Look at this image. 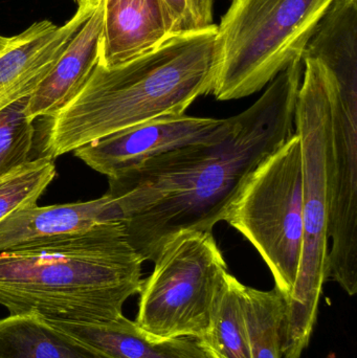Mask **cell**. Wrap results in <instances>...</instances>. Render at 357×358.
Returning <instances> with one entry per match:
<instances>
[{
  "mask_svg": "<svg viewBox=\"0 0 357 358\" xmlns=\"http://www.w3.org/2000/svg\"><path fill=\"white\" fill-rule=\"evenodd\" d=\"M217 25L174 35L121 66L96 65L79 94L48 119L41 157L56 159L92 141L159 117L184 115L211 94Z\"/></svg>",
  "mask_w": 357,
  "mask_h": 358,
  "instance_id": "7a4b0ae2",
  "label": "cell"
},
{
  "mask_svg": "<svg viewBox=\"0 0 357 358\" xmlns=\"http://www.w3.org/2000/svg\"><path fill=\"white\" fill-rule=\"evenodd\" d=\"M102 29L101 0L58 62L29 96L27 115L31 121L52 119L79 94L98 65Z\"/></svg>",
  "mask_w": 357,
  "mask_h": 358,
  "instance_id": "4fadbf2b",
  "label": "cell"
},
{
  "mask_svg": "<svg viewBox=\"0 0 357 358\" xmlns=\"http://www.w3.org/2000/svg\"><path fill=\"white\" fill-rule=\"evenodd\" d=\"M79 3V6H83V4L87 3H98L100 0H75Z\"/></svg>",
  "mask_w": 357,
  "mask_h": 358,
  "instance_id": "7402d4cb",
  "label": "cell"
},
{
  "mask_svg": "<svg viewBox=\"0 0 357 358\" xmlns=\"http://www.w3.org/2000/svg\"><path fill=\"white\" fill-rule=\"evenodd\" d=\"M48 322L112 358H215L198 338H153L124 315L104 323Z\"/></svg>",
  "mask_w": 357,
  "mask_h": 358,
  "instance_id": "5bb4252c",
  "label": "cell"
},
{
  "mask_svg": "<svg viewBox=\"0 0 357 358\" xmlns=\"http://www.w3.org/2000/svg\"><path fill=\"white\" fill-rule=\"evenodd\" d=\"M174 36L163 0H103L99 65L110 69L156 50Z\"/></svg>",
  "mask_w": 357,
  "mask_h": 358,
  "instance_id": "7c38bea8",
  "label": "cell"
},
{
  "mask_svg": "<svg viewBox=\"0 0 357 358\" xmlns=\"http://www.w3.org/2000/svg\"><path fill=\"white\" fill-rule=\"evenodd\" d=\"M144 260L122 221L41 245L0 252V305L10 315L104 323L142 289Z\"/></svg>",
  "mask_w": 357,
  "mask_h": 358,
  "instance_id": "3957f363",
  "label": "cell"
},
{
  "mask_svg": "<svg viewBox=\"0 0 357 358\" xmlns=\"http://www.w3.org/2000/svg\"><path fill=\"white\" fill-rule=\"evenodd\" d=\"M304 69L295 110L303 155V250L297 281L285 300L281 352L301 358L312 338L327 280L330 201V107L335 78L314 59Z\"/></svg>",
  "mask_w": 357,
  "mask_h": 358,
  "instance_id": "277c9868",
  "label": "cell"
},
{
  "mask_svg": "<svg viewBox=\"0 0 357 358\" xmlns=\"http://www.w3.org/2000/svg\"><path fill=\"white\" fill-rule=\"evenodd\" d=\"M303 185L301 140L293 132L247 179L224 218L259 252L285 300L301 264Z\"/></svg>",
  "mask_w": 357,
  "mask_h": 358,
  "instance_id": "8992f818",
  "label": "cell"
},
{
  "mask_svg": "<svg viewBox=\"0 0 357 358\" xmlns=\"http://www.w3.org/2000/svg\"><path fill=\"white\" fill-rule=\"evenodd\" d=\"M29 96L0 111V178L31 161L35 143L34 122L27 117Z\"/></svg>",
  "mask_w": 357,
  "mask_h": 358,
  "instance_id": "d6986e66",
  "label": "cell"
},
{
  "mask_svg": "<svg viewBox=\"0 0 357 358\" xmlns=\"http://www.w3.org/2000/svg\"><path fill=\"white\" fill-rule=\"evenodd\" d=\"M242 285L228 271L218 288L209 329L201 340L215 358H252Z\"/></svg>",
  "mask_w": 357,
  "mask_h": 358,
  "instance_id": "2e32d148",
  "label": "cell"
},
{
  "mask_svg": "<svg viewBox=\"0 0 357 358\" xmlns=\"http://www.w3.org/2000/svg\"><path fill=\"white\" fill-rule=\"evenodd\" d=\"M335 0H233L217 25L219 101L252 96L302 59L316 25Z\"/></svg>",
  "mask_w": 357,
  "mask_h": 358,
  "instance_id": "5b68a950",
  "label": "cell"
},
{
  "mask_svg": "<svg viewBox=\"0 0 357 358\" xmlns=\"http://www.w3.org/2000/svg\"><path fill=\"white\" fill-rule=\"evenodd\" d=\"M330 201L327 279L357 292V83L335 80L330 107Z\"/></svg>",
  "mask_w": 357,
  "mask_h": 358,
  "instance_id": "ba28073f",
  "label": "cell"
},
{
  "mask_svg": "<svg viewBox=\"0 0 357 358\" xmlns=\"http://www.w3.org/2000/svg\"><path fill=\"white\" fill-rule=\"evenodd\" d=\"M228 124L230 119L186 115L159 117L92 141L73 153L94 171L115 178L171 151L211 142Z\"/></svg>",
  "mask_w": 357,
  "mask_h": 358,
  "instance_id": "9c48e42d",
  "label": "cell"
},
{
  "mask_svg": "<svg viewBox=\"0 0 357 358\" xmlns=\"http://www.w3.org/2000/svg\"><path fill=\"white\" fill-rule=\"evenodd\" d=\"M302 59L279 73L211 142L166 153L109 178L130 245L154 262L182 231L212 233L247 179L295 132Z\"/></svg>",
  "mask_w": 357,
  "mask_h": 358,
  "instance_id": "6da1fadb",
  "label": "cell"
},
{
  "mask_svg": "<svg viewBox=\"0 0 357 358\" xmlns=\"http://www.w3.org/2000/svg\"><path fill=\"white\" fill-rule=\"evenodd\" d=\"M242 301L252 358H281L285 299L277 289L242 285Z\"/></svg>",
  "mask_w": 357,
  "mask_h": 358,
  "instance_id": "e0dca14e",
  "label": "cell"
},
{
  "mask_svg": "<svg viewBox=\"0 0 357 358\" xmlns=\"http://www.w3.org/2000/svg\"><path fill=\"white\" fill-rule=\"evenodd\" d=\"M226 260L213 234L186 231L174 236L143 281L136 323L156 338L182 336L203 340Z\"/></svg>",
  "mask_w": 357,
  "mask_h": 358,
  "instance_id": "52a82bcc",
  "label": "cell"
},
{
  "mask_svg": "<svg viewBox=\"0 0 357 358\" xmlns=\"http://www.w3.org/2000/svg\"><path fill=\"white\" fill-rule=\"evenodd\" d=\"M0 358H112L36 315L0 320Z\"/></svg>",
  "mask_w": 357,
  "mask_h": 358,
  "instance_id": "9a60e30c",
  "label": "cell"
},
{
  "mask_svg": "<svg viewBox=\"0 0 357 358\" xmlns=\"http://www.w3.org/2000/svg\"><path fill=\"white\" fill-rule=\"evenodd\" d=\"M173 21L174 35L203 31L213 24L214 0H163Z\"/></svg>",
  "mask_w": 357,
  "mask_h": 358,
  "instance_id": "ffe728a7",
  "label": "cell"
},
{
  "mask_svg": "<svg viewBox=\"0 0 357 358\" xmlns=\"http://www.w3.org/2000/svg\"><path fill=\"white\" fill-rule=\"evenodd\" d=\"M10 41H12V37H2L0 36V55L8 48V45L10 44Z\"/></svg>",
  "mask_w": 357,
  "mask_h": 358,
  "instance_id": "44dd1931",
  "label": "cell"
},
{
  "mask_svg": "<svg viewBox=\"0 0 357 358\" xmlns=\"http://www.w3.org/2000/svg\"><path fill=\"white\" fill-rule=\"evenodd\" d=\"M54 162L39 157L0 178V222L16 210L37 203L56 176Z\"/></svg>",
  "mask_w": 357,
  "mask_h": 358,
  "instance_id": "ac0fdd59",
  "label": "cell"
},
{
  "mask_svg": "<svg viewBox=\"0 0 357 358\" xmlns=\"http://www.w3.org/2000/svg\"><path fill=\"white\" fill-rule=\"evenodd\" d=\"M110 221H122L110 196L75 203L20 208L0 222V252L41 245L85 233Z\"/></svg>",
  "mask_w": 357,
  "mask_h": 358,
  "instance_id": "8fae6325",
  "label": "cell"
},
{
  "mask_svg": "<svg viewBox=\"0 0 357 358\" xmlns=\"http://www.w3.org/2000/svg\"><path fill=\"white\" fill-rule=\"evenodd\" d=\"M100 1L79 6L75 16L61 27L42 20L12 37L0 55V111L33 94Z\"/></svg>",
  "mask_w": 357,
  "mask_h": 358,
  "instance_id": "30bf717a",
  "label": "cell"
}]
</instances>
